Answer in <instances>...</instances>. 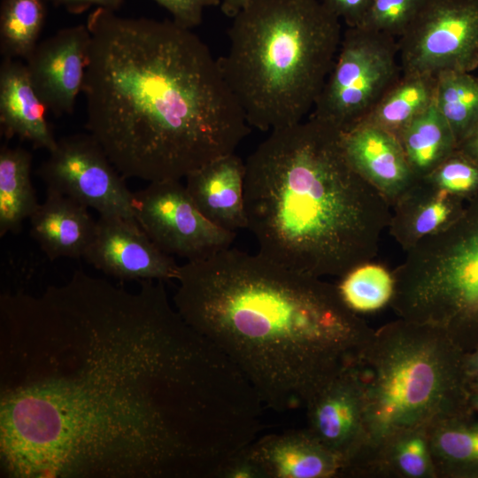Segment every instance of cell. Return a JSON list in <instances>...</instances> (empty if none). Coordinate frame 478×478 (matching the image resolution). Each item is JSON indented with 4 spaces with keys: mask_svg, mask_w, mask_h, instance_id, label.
Here are the masks:
<instances>
[{
    "mask_svg": "<svg viewBox=\"0 0 478 478\" xmlns=\"http://www.w3.org/2000/svg\"><path fill=\"white\" fill-rule=\"evenodd\" d=\"M436 478L478 469V427L463 423L459 416L428 428Z\"/></svg>",
    "mask_w": 478,
    "mask_h": 478,
    "instance_id": "cell-25",
    "label": "cell"
},
{
    "mask_svg": "<svg viewBox=\"0 0 478 478\" xmlns=\"http://www.w3.org/2000/svg\"><path fill=\"white\" fill-rule=\"evenodd\" d=\"M471 366L478 374V352L476 353L474 358H473L471 361Z\"/></svg>",
    "mask_w": 478,
    "mask_h": 478,
    "instance_id": "cell-37",
    "label": "cell"
},
{
    "mask_svg": "<svg viewBox=\"0 0 478 478\" xmlns=\"http://www.w3.org/2000/svg\"><path fill=\"white\" fill-rule=\"evenodd\" d=\"M75 271L0 297V459L12 478H216L262 401L173 306Z\"/></svg>",
    "mask_w": 478,
    "mask_h": 478,
    "instance_id": "cell-1",
    "label": "cell"
},
{
    "mask_svg": "<svg viewBox=\"0 0 478 478\" xmlns=\"http://www.w3.org/2000/svg\"><path fill=\"white\" fill-rule=\"evenodd\" d=\"M83 258L96 269L120 280H176L180 267L135 219L114 215H99Z\"/></svg>",
    "mask_w": 478,
    "mask_h": 478,
    "instance_id": "cell-12",
    "label": "cell"
},
{
    "mask_svg": "<svg viewBox=\"0 0 478 478\" xmlns=\"http://www.w3.org/2000/svg\"><path fill=\"white\" fill-rule=\"evenodd\" d=\"M53 5L64 7L71 13H81L92 6L117 12L124 0H46Z\"/></svg>",
    "mask_w": 478,
    "mask_h": 478,
    "instance_id": "cell-34",
    "label": "cell"
},
{
    "mask_svg": "<svg viewBox=\"0 0 478 478\" xmlns=\"http://www.w3.org/2000/svg\"><path fill=\"white\" fill-rule=\"evenodd\" d=\"M458 149L478 162V125L459 144Z\"/></svg>",
    "mask_w": 478,
    "mask_h": 478,
    "instance_id": "cell-35",
    "label": "cell"
},
{
    "mask_svg": "<svg viewBox=\"0 0 478 478\" xmlns=\"http://www.w3.org/2000/svg\"><path fill=\"white\" fill-rule=\"evenodd\" d=\"M91 35L86 24L58 30L37 43L26 59L31 82L56 116L71 114L85 79Z\"/></svg>",
    "mask_w": 478,
    "mask_h": 478,
    "instance_id": "cell-13",
    "label": "cell"
},
{
    "mask_svg": "<svg viewBox=\"0 0 478 478\" xmlns=\"http://www.w3.org/2000/svg\"><path fill=\"white\" fill-rule=\"evenodd\" d=\"M48 108L37 95L26 65L3 58L0 66V130L5 139L18 137L34 147L52 150L55 138L46 119Z\"/></svg>",
    "mask_w": 478,
    "mask_h": 478,
    "instance_id": "cell-18",
    "label": "cell"
},
{
    "mask_svg": "<svg viewBox=\"0 0 478 478\" xmlns=\"http://www.w3.org/2000/svg\"><path fill=\"white\" fill-rule=\"evenodd\" d=\"M32 154L21 147L0 149V236L19 233L23 221L36 210L31 180Z\"/></svg>",
    "mask_w": 478,
    "mask_h": 478,
    "instance_id": "cell-22",
    "label": "cell"
},
{
    "mask_svg": "<svg viewBox=\"0 0 478 478\" xmlns=\"http://www.w3.org/2000/svg\"><path fill=\"white\" fill-rule=\"evenodd\" d=\"M166 9L177 25L193 29L203 20L204 12L220 5L221 0H153Z\"/></svg>",
    "mask_w": 478,
    "mask_h": 478,
    "instance_id": "cell-31",
    "label": "cell"
},
{
    "mask_svg": "<svg viewBox=\"0 0 478 478\" xmlns=\"http://www.w3.org/2000/svg\"><path fill=\"white\" fill-rule=\"evenodd\" d=\"M86 25V127L125 178L185 179L249 134L218 58L192 29L103 8Z\"/></svg>",
    "mask_w": 478,
    "mask_h": 478,
    "instance_id": "cell-2",
    "label": "cell"
},
{
    "mask_svg": "<svg viewBox=\"0 0 478 478\" xmlns=\"http://www.w3.org/2000/svg\"><path fill=\"white\" fill-rule=\"evenodd\" d=\"M397 137L416 178L429 174L458 149L456 137L435 102Z\"/></svg>",
    "mask_w": 478,
    "mask_h": 478,
    "instance_id": "cell-23",
    "label": "cell"
},
{
    "mask_svg": "<svg viewBox=\"0 0 478 478\" xmlns=\"http://www.w3.org/2000/svg\"><path fill=\"white\" fill-rule=\"evenodd\" d=\"M28 220L31 237L50 261L83 258L96 221L87 206L50 189Z\"/></svg>",
    "mask_w": 478,
    "mask_h": 478,
    "instance_id": "cell-19",
    "label": "cell"
},
{
    "mask_svg": "<svg viewBox=\"0 0 478 478\" xmlns=\"http://www.w3.org/2000/svg\"><path fill=\"white\" fill-rule=\"evenodd\" d=\"M351 368L365 401L360 456L392 435L459 416L466 366L459 345L437 328L399 318L374 329Z\"/></svg>",
    "mask_w": 478,
    "mask_h": 478,
    "instance_id": "cell-6",
    "label": "cell"
},
{
    "mask_svg": "<svg viewBox=\"0 0 478 478\" xmlns=\"http://www.w3.org/2000/svg\"><path fill=\"white\" fill-rule=\"evenodd\" d=\"M244 206L258 253L320 278L373 261L391 217L348 161L342 132L312 116L272 130L248 157Z\"/></svg>",
    "mask_w": 478,
    "mask_h": 478,
    "instance_id": "cell-4",
    "label": "cell"
},
{
    "mask_svg": "<svg viewBox=\"0 0 478 478\" xmlns=\"http://www.w3.org/2000/svg\"><path fill=\"white\" fill-rule=\"evenodd\" d=\"M343 147L351 166L392 206L418 179L397 135L362 121L342 133Z\"/></svg>",
    "mask_w": 478,
    "mask_h": 478,
    "instance_id": "cell-15",
    "label": "cell"
},
{
    "mask_svg": "<svg viewBox=\"0 0 478 478\" xmlns=\"http://www.w3.org/2000/svg\"><path fill=\"white\" fill-rule=\"evenodd\" d=\"M389 303L400 319L445 332L457 344L478 327V194L449 227L406 251Z\"/></svg>",
    "mask_w": 478,
    "mask_h": 478,
    "instance_id": "cell-7",
    "label": "cell"
},
{
    "mask_svg": "<svg viewBox=\"0 0 478 478\" xmlns=\"http://www.w3.org/2000/svg\"><path fill=\"white\" fill-rule=\"evenodd\" d=\"M461 197L418 178L391 206L389 232L407 251L452 224L463 212Z\"/></svg>",
    "mask_w": 478,
    "mask_h": 478,
    "instance_id": "cell-20",
    "label": "cell"
},
{
    "mask_svg": "<svg viewBox=\"0 0 478 478\" xmlns=\"http://www.w3.org/2000/svg\"><path fill=\"white\" fill-rule=\"evenodd\" d=\"M245 448L234 454L222 465L216 478H262L260 470L251 460Z\"/></svg>",
    "mask_w": 478,
    "mask_h": 478,
    "instance_id": "cell-33",
    "label": "cell"
},
{
    "mask_svg": "<svg viewBox=\"0 0 478 478\" xmlns=\"http://www.w3.org/2000/svg\"><path fill=\"white\" fill-rule=\"evenodd\" d=\"M305 408L308 431L339 458L342 474L367 444L363 391L351 366L323 387Z\"/></svg>",
    "mask_w": 478,
    "mask_h": 478,
    "instance_id": "cell-14",
    "label": "cell"
},
{
    "mask_svg": "<svg viewBox=\"0 0 478 478\" xmlns=\"http://www.w3.org/2000/svg\"><path fill=\"white\" fill-rule=\"evenodd\" d=\"M401 74L395 37L347 27L311 116L344 133L366 119Z\"/></svg>",
    "mask_w": 478,
    "mask_h": 478,
    "instance_id": "cell-8",
    "label": "cell"
},
{
    "mask_svg": "<svg viewBox=\"0 0 478 478\" xmlns=\"http://www.w3.org/2000/svg\"><path fill=\"white\" fill-rule=\"evenodd\" d=\"M341 477L436 478L428 428L392 435L367 450Z\"/></svg>",
    "mask_w": 478,
    "mask_h": 478,
    "instance_id": "cell-21",
    "label": "cell"
},
{
    "mask_svg": "<svg viewBox=\"0 0 478 478\" xmlns=\"http://www.w3.org/2000/svg\"><path fill=\"white\" fill-rule=\"evenodd\" d=\"M132 206L140 227L172 257L204 258L231 247L235 237L201 213L181 180L150 181L133 193Z\"/></svg>",
    "mask_w": 478,
    "mask_h": 478,
    "instance_id": "cell-10",
    "label": "cell"
},
{
    "mask_svg": "<svg viewBox=\"0 0 478 478\" xmlns=\"http://www.w3.org/2000/svg\"><path fill=\"white\" fill-rule=\"evenodd\" d=\"M324 7L347 27H360L372 0H320Z\"/></svg>",
    "mask_w": 478,
    "mask_h": 478,
    "instance_id": "cell-32",
    "label": "cell"
},
{
    "mask_svg": "<svg viewBox=\"0 0 478 478\" xmlns=\"http://www.w3.org/2000/svg\"><path fill=\"white\" fill-rule=\"evenodd\" d=\"M426 0H372L361 27L395 38L402 36Z\"/></svg>",
    "mask_w": 478,
    "mask_h": 478,
    "instance_id": "cell-30",
    "label": "cell"
},
{
    "mask_svg": "<svg viewBox=\"0 0 478 478\" xmlns=\"http://www.w3.org/2000/svg\"><path fill=\"white\" fill-rule=\"evenodd\" d=\"M46 0H2L0 53L27 59L38 43L47 16Z\"/></svg>",
    "mask_w": 478,
    "mask_h": 478,
    "instance_id": "cell-27",
    "label": "cell"
},
{
    "mask_svg": "<svg viewBox=\"0 0 478 478\" xmlns=\"http://www.w3.org/2000/svg\"><path fill=\"white\" fill-rule=\"evenodd\" d=\"M424 178L461 198L478 194V162L459 149Z\"/></svg>",
    "mask_w": 478,
    "mask_h": 478,
    "instance_id": "cell-29",
    "label": "cell"
},
{
    "mask_svg": "<svg viewBox=\"0 0 478 478\" xmlns=\"http://www.w3.org/2000/svg\"><path fill=\"white\" fill-rule=\"evenodd\" d=\"M397 44L402 73L473 72L478 67V0H426Z\"/></svg>",
    "mask_w": 478,
    "mask_h": 478,
    "instance_id": "cell-9",
    "label": "cell"
},
{
    "mask_svg": "<svg viewBox=\"0 0 478 478\" xmlns=\"http://www.w3.org/2000/svg\"><path fill=\"white\" fill-rule=\"evenodd\" d=\"M244 180L245 163L233 152L191 172L185 177V186L207 220L236 234L247 228Z\"/></svg>",
    "mask_w": 478,
    "mask_h": 478,
    "instance_id": "cell-17",
    "label": "cell"
},
{
    "mask_svg": "<svg viewBox=\"0 0 478 478\" xmlns=\"http://www.w3.org/2000/svg\"><path fill=\"white\" fill-rule=\"evenodd\" d=\"M182 318L243 373L263 404L305 407L352 366L374 329L337 285L231 247L180 266Z\"/></svg>",
    "mask_w": 478,
    "mask_h": 478,
    "instance_id": "cell-3",
    "label": "cell"
},
{
    "mask_svg": "<svg viewBox=\"0 0 478 478\" xmlns=\"http://www.w3.org/2000/svg\"><path fill=\"white\" fill-rule=\"evenodd\" d=\"M436 75L402 73L363 121L398 136L403 129L435 102Z\"/></svg>",
    "mask_w": 478,
    "mask_h": 478,
    "instance_id": "cell-24",
    "label": "cell"
},
{
    "mask_svg": "<svg viewBox=\"0 0 478 478\" xmlns=\"http://www.w3.org/2000/svg\"><path fill=\"white\" fill-rule=\"evenodd\" d=\"M245 449L262 478H333L343 468L307 428L256 438Z\"/></svg>",
    "mask_w": 478,
    "mask_h": 478,
    "instance_id": "cell-16",
    "label": "cell"
},
{
    "mask_svg": "<svg viewBox=\"0 0 478 478\" xmlns=\"http://www.w3.org/2000/svg\"><path fill=\"white\" fill-rule=\"evenodd\" d=\"M232 19L218 62L248 124L271 132L302 121L335 63L340 19L319 0H252Z\"/></svg>",
    "mask_w": 478,
    "mask_h": 478,
    "instance_id": "cell-5",
    "label": "cell"
},
{
    "mask_svg": "<svg viewBox=\"0 0 478 478\" xmlns=\"http://www.w3.org/2000/svg\"><path fill=\"white\" fill-rule=\"evenodd\" d=\"M252 0H221L220 10L227 17L233 19Z\"/></svg>",
    "mask_w": 478,
    "mask_h": 478,
    "instance_id": "cell-36",
    "label": "cell"
},
{
    "mask_svg": "<svg viewBox=\"0 0 478 478\" xmlns=\"http://www.w3.org/2000/svg\"><path fill=\"white\" fill-rule=\"evenodd\" d=\"M50 189L96 210L99 215L134 218L133 193L89 133L58 139L37 169Z\"/></svg>",
    "mask_w": 478,
    "mask_h": 478,
    "instance_id": "cell-11",
    "label": "cell"
},
{
    "mask_svg": "<svg viewBox=\"0 0 478 478\" xmlns=\"http://www.w3.org/2000/svg\"><path fill=\"white\" fill-rule=\"evenodd\" d=\"M393 272L374 261L357 266L340 277L338 290L355 312H370L389 305L394 293Z\"/></svg>",
    "mask_w": 478,
    "mask_h": 478,
    "instance_id": "cell-28",
    "label": "cell"
},
{
    "mask_svg": "<svg viewBox=\"0 0 478 478\" xmlns=\"http://www.w3.org/2000/svg\"><path fill=\"white\" fill-rule=\"evenodd\" d=\"M435 104L451 127L459 146L478 125V77L466 72L438 73Z\"/></svg>",
    "mask_w": 478,
    "mask_h": 478,
    "instance_id": "cell-26",
    "label": "cell"
}]
</instances>
